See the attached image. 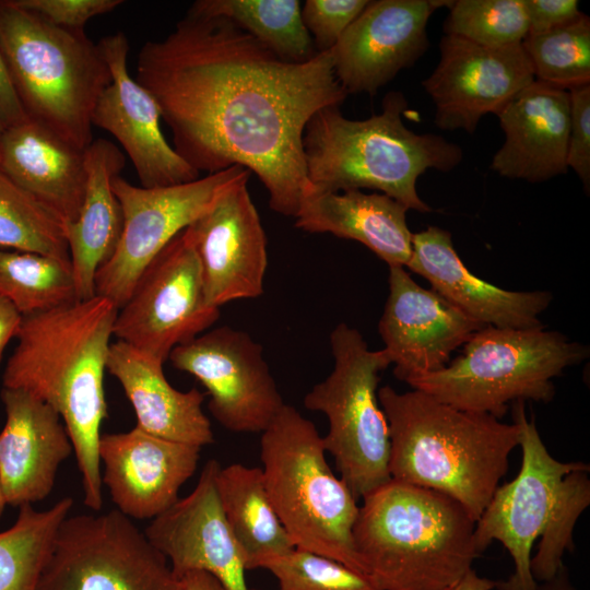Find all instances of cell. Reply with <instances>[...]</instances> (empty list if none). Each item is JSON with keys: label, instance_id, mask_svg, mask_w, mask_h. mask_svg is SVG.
<instances>
[{"label": "cell", "instance_id": "27", "mask_svg": "<svg viewBox=\"0 0 590 590\" xmlns=\"http://www.w3.org/2000/svg\"><path fill=\"white\" fill-rule=\"evenodd\" d=\"M86 187L76 220L64 226L78 300L96 296L98 270L114 256L123 229L121 205L111 181L126 165L125 154L106 139L84 150Z\"/></svg>", "mask_w": 590, "mask_h": 590}, {"label": "cell", "instance_id": "17", "mask_svg": "<svg viewBox=\"0 0 590 590\" xmlns=\"http://www.w3.org/2000/svg\"><path fill=\"white\" fill-rule=\"evenodd\" d=\"M452 1H368L332 47L333 70L349 93L374 95L401 70L412 67L429 46L432 13Z\"/></svg>", "mask_w": 590, "mask_h": 590}, {"label": "cell", "instance_id": "43", "mask_svg": "<svg viewBox=\"0 0 590 590\" xmlns=\"http://www.w3.org/2000/svg\"><path fill=\"white\" fill-rule=\"evenodd\" d=\"M22 318L19 310L0 296V366L8 344L19 332Z\"/></svg>", "mask_w": 590, "mask_h": 590}, {"label": "cell", "instance_id": "13", "mask_svg": "<svg viewBox=\"0 0 590 590\" xmlns=\"http://www.w3.org/2000/svg\"><path fill=\"white\" fill-rule=\"evenodd\" d=\"M220 308L205 299L201 269L186 228L140 275L118 309L114 337L164 364L170 352L212 327Z\"/></svg>", "mask_w": 590, "mask_h": 590}, {"label": "cell", "instance_id": "46", "mask_svg": "<svg viewBox=\"0 0 590 590\" xmlns=\"http://www.w3.org/2000/svg\"><path fill=\"white\" fill-rule=\"evenodd\" d=\"M536 590H575V588L570 582L568 570L564 565L552 579L539 582Z\"/></svg>", "mask_w": 590, "mask_h": 590}, {"label": "cell", "instance_id": "16", "mask_svg": "<svg viewBox=\"0 0 590 590\" xmlns=\"http://www.w3.org/2000/svg\"><path fill=\"white\" fill-rule=\"evenodd\" d=\"M249 176L231 184L186 228L199 260L205 299L213 307L263 293L268 241L247 189Z\"/></svg>", "mask_w": 590, "mask_h": 590}, {"label": "cell", "instance_id": "26", "mask_svg": "<svg viewBox=\"0 0 590 590\" xmlns=\"http://www.w3.org/2000/svg\"><path fill=\"white\" fill-rule=\"evenodd\" d=\"M162 363L133 346L110 344L106 370L121 385L140 429L173 441L212 445L211 423L202 410L205 394L196 388L180 391L166 379Z\"/></svg>", "mask_w": 590, "mask_h": 590}, {"label": "cell", "instance_id": "11", "mask_svg": "<svg viewBox=\"0 0 590 590\" xmlns=\"http://www.w3.org/2000/svg\"><path fill=\"white\" fill-rule=\"evenodd\" d=\"M247 174L250 172L234 165L193 181L158 188L138 187L115 177L111 187L122 209L123 229L114 256L96 274V295L121 308L163 248Z\"/></svg>", "mask_w": 590, "mask_h": 590}, {"label": "cell", "instance_id": "5", "mask_svg": "<svg viewBox=\"0 0 590 590\" xmlns=\"http://www.w3.org/2000/svg\"><path fill=\"white\" fill-rule=\"evenodd\" d=\"M408 108L403 93L391 91L381 113L363 120L344 117L340 106L315 113L302 139L306 192L374 189L408 210L430 212L416 191L418 177L429 168L455 169L463 152L442 137L410 130L403 122Z\"/></svg>", "mask_w": 590, "mask_h": 590}, {"label": "cell", "instance_id": "6", "mask_svg": "<svg viewBox=\"0 0 590 590\" xmlns=\"http://www.w3.org/2000/svg\"><path fill=\"white\" fill-rule=\"evenodd\" d=\"M0 49L27 117L84 151L94 106L111 82L98 44L0 0Z\"/></svg>", "mask_w": 590, "mask_h": 590}, {"label": "cell", "instance_id": "44", "mask_svg": "<svg viewBox=\"0 0 590 590\" xmlns=\"http://www.w3.org/2000/svg\"><path fill=\"white\" fill-rule=\"evenodd\" d=\"M178 590H226L211 574L189 570L177 577Z\"/></svg>", "mask_w": 590, "mask_h": 590}, {"label": "cell", "instance_id": "3", "mask_svg": "<svg viewBox=\"0 0 590 590\" xmlns=\"http://www.w3.org/2000/svg\"><path fill=\"white\" fill-rule=\"evenodd\" d=\"M378 400L389 427L391 479L449 496L476 522L519 446L518 425L416 389L385 386Z\"/></svg>", "mask_w": 590, "mask_h": 590}, {"label": "cell", "instance_id": "28", "mask_svg": "<svg viewBox=\"0 0 590 590\" xmlns=\"http://www.w3.org/2000/svg\"><path fill=\"white\" fill-rule=\"evenodd\" d=\"M408 209L384 193L350 189L306 192L295 215V227L307 233H329L353 239L389 267L406 268L412 252Z\"/></svg>", "mask_w": 590, "mask_h": 590}, {"label": "cell", "instance_id": "21", "mask_svg": "<svg viewBox=\"0 0 590 590\" xmlns=\"http://www.w3.org/2000/svg\"><path fill=\"white\" fill-rule=\"evenodd\" d=\"M220 468L217 460L206 461L193 491L152 519L144 533L167 558L176 578L203 570L226 590H249L241 552L219 500Z\"/></svg>", "mask_w": 590, "mask_h": 590}, {"label": "cell", "instance_id": "10", "mask_svg": "<svg viewBox=\"0 0 590 590\" xmlns=\"http://www.w3.org/2000/svg\"><path fill=\"white\" fill-rule=\"evenodd\" d=\"M37 590H178L167 558L117 509L68 516Z\"/></svg>", "mask_w": 590, "mask_h": 590}, {"label": "cell", "instance_id": "38", "mask_svg": "<svg viewBox=\"0 0 590 590\" xmlns=\"http://www.w3.org/2000/svg\"><path fill=\"white\" fill-rule=\"evenodd\" d=\"M368 0H306L302 20L318 52L334 47Z\"/></svg>", "mask_w": 590, "mask_h": 590}, {"label": "cell", "instance_id": "20", "mask_svg": "<svg viewBox=\"0 0 590 590\" xmlns=\"http://www.w3.org/2000/svg\"><path fill=\"white\" fill-rule=\"evenodd\" d=\"M201 447L173 441L139 427L102 434V482L117 510L130 519H154L179 499L181 486L194 474Z\"/></svg>", "mask_w": 590, "mask_h": 590}, {"label": "cell", "instance_id": "22", "mask_svg": "<svg viewBox=\"0 0 590 590\" xmlns=\"http://www.w3.org/2000/svg\"><path fill=\"white\" fill-rule=\"evenodd\" d=\"M0 397L5 412L0 432V484L7 506L20 508L51 493L58 470L73 447L61 417L47 403L3 387Z\"/></svg>", "mask_w": 590, "mask_h": 590}, {"label": "cell", "instance_id": "15", "mask_svg": "<svg viewBox=\"0 0 590 590\" xmlns=\"http://www.w3.org/2000/svg\"><path fill=\"white\" fill-rule=\"evenodd\" d=\"M439 47V62L422 85L435 105V123L441 130L474 133L483 116H497L535 81L522 44L486 47L445 35Z\"/></svg>", "mask_w": 590, "mask_h": 590}, {"label": "cell", "instance_id": "8", "mask_svg": "<svg viewBox=\"0 0 590 590\" xmlns=\"http://www.w3.org/2000/svg\"><path fill=\"white\" fill-rule=\"evenodd\" d=\"M589 355V347L544 326L503 329L487 326L464 344L460 356L440 370L406 381L457 409L500 420L516 401L547 403L553 379Z\"/></svg>", "mask_w": 590, "mask_h": 590}, {"label": "cell", "instance_id": "31", "mask_svg": "<svg viewBox=\"0 0 590 590\" xmlns=\"http://www.w3.org/2000/svg\"><path fill=\"white\" fill-rule=\"evenodd\" d=\"M73 506L63 497L46 510L19 508L13 526L0 532V590H37L62 521Z\"/></svg>", "mask_w": 590, "mask_h": 590}, {"label": "cell", "instance_id": "42", "mask_svg": "<svg viewBox=\"0 0 590 590\" xmlns=\"http://www.w3.org/2000/svg\"><path fill=\"white\" fill-rule=\"evenodd\" d=\"M27 118L0 49V123L3 129L20 123Z\"/></svg>", "mask_w": 590, "mask_h": 590}, {"label": "cell", "instance_id": "48", "mask_svg": "<svg viewBox=\"0 0 590 590\" xmlns=\"http://www.w3.org/2000/svg\"><path fill=\"white\" fill-rule=\"evenodd\" d=\"M1 131H2V126H1V123H0V134H1Z\"/></svg>", "mask_w": 590, "mask_h": 590}, {"label": "cell", "instance_id": "35", "mask_svg": "<svg viewBox=\"0 0 590 590\" xmlns=\"http://www.w3.org/2000/svg\"><path fill=\"white\" fill-rule=\"evenodd\" d=\"M449 9L445 35L497 48L521 44L529 33L524 0H457Z\"/></svg>", "mask_w": 590, "mask_h": 590}, {"label": "cell", "instance_id": "7", "mask_svg": "<svg viewBox=\"0 0 590 590\" xmlns=\"http://www.w3.org/2000/svg\"><path fill=\"white\" fill-rule=\"evenodd\" d=\"M260 459L269 498L294 546L363 575L353 542L359 506L328 464L315 424L284 404L261 433Z\"/></svg>", "mask_w": 590, "mask_h": 590}, {"label": "cell", "instance_id": "33", "mask_svg": "<svg viewBox=\"0 0 590 590\" xmlns=\"http://www.w3.org/2000/svg\"><path fill=\"white\" fill-rule=\"evenodd\" d=\"M0 247L70 262L61 222L1 170Z\"/></svg>", "mask_w": 590, "mask_h": 590}, {"label": "cell", "instance_id": "29", "mask_svg": "<svg viewBox=\"0 0 590 590\" xmlns=\"http://www.w3.org/2000/svg\"><path fill=\"white\" fill-rule=\"evenodd\" d=\"M216 491L246 570L262 568L295 548L269 498L262 469L241 463L221 467Z\"/></svg>", "mask_w": 590, "mask_h": 590}, {"label": "cell", "instance_id": "36", "mask_svg": "<svg viewBox=\"0 0 590 590\" xmlns=\"http://www.w3.org/2000/svg\"><path fill=\"white\" fill-rule=\"evenodd\" d=\"M589 470V464L581 462L563 480L556 511L531 557V574L536 582L552 579L564 566L565 552L574 551L575 526L590 505Z\"/></svg>", "mask_w": 590, "mask_h": 590}, {"label": "cell", "instance_id": "2", "mask_svg": "<svg viewBox=\"0 0 590 590\" xmlns=\"http://www.w3.org/2000/svg\"><path fill=\"white\" fill-rule=\"evenodd\" d=\"M118 308L94 296L23 316L2 387L23 390L61 417L81 474L83 502L98 512L103 482L98 444L107 416L104 375Z\"/></svg>", "mask_w": 590, "mask_h": 590}, {"label": "cell", "instance_id": "41", "mask_svg": "<svg viewBox=\"0 0 590 590\" xmlns=\"http://www.w3.org/2000/svg\"><path fill=\"white\" fill-rule=\"evenodd\" d=\"M528 35L550 32L577 20L582 12L576 0H524Z\"/></svg>", "mask_w": 590, "mask_h": 590}, {"label": "cell", "instance_id": "34", "mask_svg": "<svg viewBox=\"0 0 590 590\" xmlns=\"http://www.w3.org/2000/svg\"><path fill=\"white\" fill-rule=\"evenodd\" d=\"M521 44L535 81L565 91L590 85V19L585 13L567 25L528 35Z\"/></svg>", "mask_w": 590, "mask_h": 590}, {"label": "cell", "instance_id": "47", "mask_svg": "<svg viewBox=\"0 0 590 590\" xmlns=\"http://www.w3.org/2000/svg\"><path fill=\"white\" fill-rule=\"evenodd\" d=\"M5 506H7V503L4 500V496H3L1 484H0V517L3 514Z\"/></svg>", "mask_w": 590, "mask_h": 590}, {"label": "cell", "instance_id": "49", "mask_svg": "<svg viewBox=\"0 0 590 590\" xmlns=\"http://www.w3.org/2000/svg\"><path fill=\"white\" fill-rule=\"evenodd\" d=\"M451 589H452V587H451V588H448V589H446V590H451Z\"/></svg>", "mask_w": 590, "mask_h": 590}, {"label": "cell", "instance_id": "32", "mask_svg": "<svg viewBox=\"0 0 590 590\" xmlns=\"http://www.w3.org/2000/svg\"><path fill=\"white\" fill-rule=\"evenodd\" d=\"M0 296L22 316L79 302L69 261L1 247Z\"/></svg>", "mask_w": 590, "mask_h": 590}, {"label": "cell", "instance_id": "25", "mask_svg": "<svg viewBox=\"0 0 590 590\" xmlns=\"http://www.w3.org/2000/svg\"><path fill=\"white\" fill-rule=\"evenodd\" d=\"M0 170L63 227L76 220L86 187L84 151L27 118L2 129Z\"/></svg>", "mask_w": 590, "mask_h": 590}, {"label": "cell", "instance_id": "37", "mask_svg": "<svg viewBox=\"0 0 590 590\" xmlns=\"http://www.w3.org/2000/svg\"><path fill=\"white\" fill-rule=\"evenodd\" d=\"M279 590H378L366 577L317 553L294 548L263 565Z\"/></svg>", "mask_w": 590, "mask_h": 590}, {"label": "cell", "instance_id": "39", "mask_svg": "<svg viewBox=\"0 0 590 590\" xmlns=\"http://www.w3.org/2000/svg\"><path fill=\"white\" fill-rule=\"evenodd\" d=\"M49 23L67 30L84 31L93 17L111 12L122 0H13Z\"/></svg>", "mask_w": 590, "mask_h": 590}, {"label": "cell", "instance_id": "18", "mask_svg": "<svg viewBox=\"0 0 590 590\" xmlns=\"http://www.w3.org/2000/svg\"><path fill=\"white\" fill-rule=\"evenodd\" d=\"M97 44L110 69L111 82L97 98L92 125L113 134L121 144L141 187H167L198 179L200 173L164 138L155 99L128 71L127 36L117 32Z\"/></svg>", "mask_w": 590, "mask_h": 590}, {"label": "cell", "instance_id": "40", "mask_svg": "<svg viewBox=\"0 0 590 590\" xmlns=\"http://www.w3.org/2000/svg\"><path fill=\"white\" fill-rule=\"evenodd\" d=\"M570 128L567 167L574 169L587 193L590 188V85L569 91Z\"/></svg>", "mask_w": 590, "mask_h": 590}, {"label": "cell", "instance_id": "19", "mask_svg": "<svg viewBox=\"0 0 590 590\" xmlns=\"http://www.w3.org/2000/svg\"><path fill=\"white\" fill-rule=\"evenodd\" d=\"M388 282L378 331L401 381L442 369L459 346L487 327L420 286L404 267H389Z\"/></svg>", "mask_w": 590, "mask_h": 590}, {"label": "cell", "instance_id": "24", "mask_svg": "<svg viewBox=\"0 0 590 590\" xmlns=\"http://www.w3.org/2000/svg\"><path fill=\"white\" fill-rule=\"evenodd\" d=\"M505 133L491 168L502 177L541 182L565 174L569 91L534 81L497 115Z\"/></svg>", "mask_w": 590, "mask_h": 590}, {"label": "cell", "instance_id": "14", "mask_svg": "<svg viewBox=\"0 0 590 590\" xmlns=\"http://www.w3.org/2000/svg\"><path fill=\"white\" fill-rule=\"evenodd\" d=\"M168 359L200 381L211 414L231 432L262 433L285 404L262 345L243 330L214 328L176 346Z\"/></svg>", "mask_w": 590, "mask_h": 590}, {"label": "cell", "instance_id": "45", "mask_svg": "<svg viewBox=\"0 0 590 590\" xmlns=\"http://www.w3.org/2000/svg\"><path fill=\"white\" fill-rule=\"evenodd\" d=\"M496 581L485 577H480L476 571L471 568L462 578L452 587L451 590H493Z\"/></svg>", "mask_w": 590, "mask_h": 590}, {"label": "cell", "instance_id": "23", "mask_svg": "<svg viewBox=\"0 0 590 590\" xmlns=\"http://www.w3.org/2000/svg\"><path fill=\"white\" fill-rule=\"evenodd\" d=\"M406 268L423 276L432 290L467 316L485 326L542 327L539 317L553 300L552 293L546 291H508L474 275L458 256L450 232L437 226L412 234Z\"/></svg>", "mask_w": 590, "mask_h": 590}, {"label": "cell", "instance_id": "12", "mask_svg": "<svg viewBox=\"0 0 590 590\" xmlns=\"http://www.w3.org/2000/svg\"><path fill=\"white\" fill-rule=\"evenodd\" d=\"M512 420L520 430V470L499 485L475 522L474 540L482 554L493 541L500 542L514 562V573L496 581L497 590H536L531 574L534 542L546 530L559 502L564 477L581 461L563 462L546 449L535 421L528 420L524 401L512 404Z\"/></svg>", "mask_w": 590, "mask_h": 590}, {"label": "cell", "instance_id": "4", "mask_svg": "<svg viewBox=\"0 0 590 590\" xmlns=\"http://www.w3.org/2000/svg\"><path fill=\"white\" fill-rule=\"evenodd\" d=\"M362 499L354 548L378 590H446L481 556L475 521L445 494L391 479Z\"/></svg>", "mask_w": 590, "mask_h": 590}, {"label": "cell", "instance_id": "9", "mask_svg": "<svg viewBox=\"0 0 590 590\" xmlns=\"http://www.w3.org/2000/svg\"><path fill=\"white\" fill-rule=\"evenodd\" d=\"M332 371L304 397V405L328 421L326 452L356 499L391 480L388 422L378 400L387 352L368 349L362 333L341 322L330 334Z\"/></svg>", "mask_w": 590, "mask_h": 590}, {"label": "cell", "instance_id": "30", "mask_svg": "<svg viewBox=\"0 0 590 590\" xmlns=\"http://www.w3.org/2000/svg\"><path fill=\"white\" fill-rule=\"evenodd\" d=\"M188 12L226 17L288 62H305L318 54L298 0H198Z\"/></svg>", "mask_w": 590, "mask_h": 590}, {"label": "cell", "instance_id": "50", "mask_svg": "<svg viewBox=\"0 0 590 590\" xmlns=\"http://www.w3.org/2000/svg\"><path fill=\"white\" fill-rule=\"evenodd\" d=\"M251 590H259V589H251Z\"/></svg>", "mask_w": 590, "mask_h": 590}, {"label": "cell", "instance_id": "1", "mask_svg": "<svg viewBox=\"0 0 590 590\" xmlns=\"http://www.w3.org/2000/svg\"><path fill=\"white\" fill-rule=\"evenodd\" d=\"M135 80L193 169L239 165L262 182L274 212L293 217L309 188L305 127L347 96L330 49L288 62L233 21L189 12L166 37L142 46Z\"/></svg>", "mask_w": 590, "mask_h": 590}]
</instances>
